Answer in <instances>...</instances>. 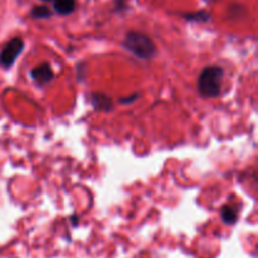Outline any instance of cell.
I'll return each mask as SVG.
<instances>
[{
	"label": "cell",
	"instance_id": "30bf717a",
	"mask_svg": "<svg viewBox=\"0 0 258 258\" xmlns=\"http://www.w3.org/2000/svg\"><path fill=\"white\" fill-rule=\"evenodd\" d=\"M138 97H139V95H138V93H135V95L130 96V97L121 98V100H120V102H121V103H131V102H134V101H136V100H138Z\"/></svg>",
	"mask_w": 258,
	"mask_h": 258
},
{
	"label": "cell",
	"instance_id": "9c48e42d",
	"mask_svg": "<svg viewBox=\"0 0 258 258\" xmlns=\"http://www.w3.org/2000/svg\"><path fill=\"white\" fill-rule=\"evenodd\" d=\"M221 217H222V219H223L224 223L233 224V223H236V221H237V212L234 211L232 207L224 206L223 208H222Z\"/></svg>",
	"mask_w": 258,
	"mask_h": 258
},
{
	"label": "cell",
	"instance_id": "52a82bcc",
	"mask_svg": "<svg viewBox=\"0 0 258 258\" xmlns=\"http://www.w3.org/2000/svg\"><path fill=\"white\" fill-rule=\"evenodd\" d=\"M52 10L45 5H37L30 10V17L34 19H47V18L52 17Z\"/></svg>",
	"mask_w": 258,
	"mask_h": 258
},
{
	"label": "cell",
	"instance_id": "8992f818",
	"mask_svg": "<svg viewBox=\"0 0 258 258\" xmlns=\"http://www.w3.org/2000/svg\"><path fill=\"white\" fill-rule=\"evenodd\" d=\"M53 8L60 15H70L76 9V0H53Z\"/></svg>",
	"mask_w": 258,
	"mask_h": 258
},
{
	"label": "cell",
	"instance_id": "277c9868",
	"mask_svg": "<svg viewBox=\"0 0 258 258\" xmlns=\"http://www.w3.org/2000/svg\"><path fill=\"white\" fill-rule=\"evenodd\" d=\"M30 76H32L33 81H34L38 86H44L53 80L54 72H53L49 63H42V64L33 68L32 72H30Z\"/></svg>",
	"mask_w": 258,
	"mask_h": 258
},
{
	"label": "cell",
	"instance_id": "ba28073f",
	"mask_svg": "<svg viewBox=\"0 0 258 258\" xmlns=\"http://www.w3.org/2000/svg\"><path fill=\"white\" fill-rule=\"evenodd\" d=\"M183 17L186 20H191V22H208L211 19V14L206 10H199V12L194 13H185Z\"/></svg>",
	"mask_w": 258,
	"mask_h": 258
},
{
	"label": "cell",
	"instance_id": "3957f363",
	"mask_svg": "<svg viewBox=\"0 0 258 258\" xmlns=\"http://www.w3.org/2000/svg\"><path fill=\"white\" fill-rule=\"evenodd\" d=\"M23 49H24V42L22 38L15 37L10 39L0 53V64L4 68H9L10 66L14 64Z\"/></svg>",
	"mask_w": 258,
	"mask_h": 258
},
{
	"label": "cell",
	"instance_id": "5b68a950",
	"mask_svg": "<svg viewBox=\"0 0 258 258\" xmlns=\"http://www.w3.org/2000/svg\"><path fill=\"white\" fill-rule=\"evenodd\" d=\"M90 101L96 110L110 111L112 108V101L103 93H92L90 96Z\"/></svg>",
	"mask_w": 258,
	"mask_h": 258
},
{
	"label": "cell",
	"instance_id": "7c38bea8",
	"mask_svg": "<svg viewBox=\"0 0 258 258\" xmlns=\"http://www.w3.org/2000/svg\"><path fill=\"white\" fill-rule=\"evenodd\" d=\"M40 2H44V3H48V2H53V0H40Z\"/></svg>",
	"mask_w": 258,
	"mask_h": 258
},
{
	"label": "cell",
	"instance_id": "7a4b0ae2",
	"mask_svg": "<svg viewBox=\"0 0 258 258\" xmlns=\"http://www.w3.org/2000/svg\"><path fill=\"white\" fill-rule=\"evenodd\" d=\"M224 71L219 66H208L201 72L198 78V91L203 97H218L222 90Z\"/></svg>",
	"mask_w": 258,
	"mask_h": 258
},
{
	"label": "cell",
	"instance_id": "6da1fadb",
	"mask_svg": "<svg viewBox=\"0 0 258 258\" xmlns=\"http://www.w3.org/2000/svg\"><path fill=\"white\" fill-rule=\"evenodd\" d=\"M122 44L126 50L133 53L139 59L148 60L155 57L156 54L155 43L151 40L149 35L141 32H135V30L128 32Z\"/></svg>",
	"mask_w": 258,
	"mask_h": 258
},
{
	"label": "cell",
	"instance_id": "8fae6325",
	"mask_svg": "<svg viewBox=\"0 0 258 258\" xmlns=\"http://www.w3.org/2000/svg\"><path fill=\"white\" fill-rule=\"evenodd\" d=\"M115 5H116V9H117V10L126 9V2H125V0H116Z\"/></svg>",
	"mask_w": 258,
	"mask_h": 258
}]
</instances>
